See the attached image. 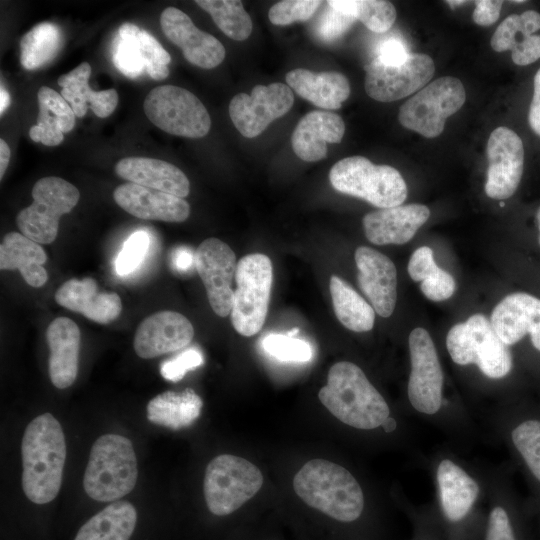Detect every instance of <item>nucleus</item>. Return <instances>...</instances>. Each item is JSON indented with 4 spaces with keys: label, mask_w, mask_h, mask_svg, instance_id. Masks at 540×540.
<instances>
[{
    "label": "nucleus",
    "mask_w": 540,
    "mask_h": 540,
    "mask_svg": "<svg viewBox=\"0 0 540 540\" xmlns=\"http://www.w3.org/2000/svg\"><path fill=\"white\" fill-rule=\"evenodd\" d=\"M50 349L49 377L58 389L70 387L78 373L81 333L77 324L67 318H55L46 330Z\"/></svg>",
    "instance_id": "26"
},
{
    "label": "nucleus",
    "mask_w": 540,
    "mask_h": 540,
    "mask_svg": "<svg viewBox=\"0 0 540 540\" xmlns=\"http://www.w3.org/2000/svg\"><path fill=\"white\" fill-rule=\"evenodd\" d=\"M429 216L427 206L408 204L370 212L363 217L362 223L369 242L401 245L414 237Z\"/></svg>",
    "instance_id": "23"
},
{
    "label": "nucleus",
    "mask_w": 540,
    "mask_h": 540,
    "mask_svg": "<svg viewBox=\"0 0 540 540\" xmlns=\"http://www.w3.org/2000/svg\"><path fill=\"white\" fill-rule=\"evenodd\" d=\"M513 3H523L525 2L524 0H515V1H512Z\"/></svg>",
    "instance_id": "60"
},
{
    "label": "nucleus",
    "mask_w": 540,
    "mask_h": 540,
    "mask_svg": "<svg viewBox=\"0 0 540 540\" xmlns=\"http://www.w3.org/2000/svg\"><path fill=\"white\" fill-rule=\"evenodd\" d=\"M381 426L384 429V431L392 432L396 429L397 422L394 418L388 417Z\"/></svg>",
    "instance_id": "56"
},
{
    "label": "nucleus",
    "mask_w": 540,
    "mask_h": 540,
    "mask_svg": "<svg viewBox=\"0 0 540 540\" xmlns=\"http://www.w3.org/2000/svg\"><path fill=\"white\" fill-rule=\"evenodd\" d=\"M10 95L7 92V90L1 85L0 89V113L1 115L4 113V111L8 108L10 105Z\"/></svg>",
    "instance_id": "55"
},
{
    "label": "nucleus",
    "mask_w": 540,
    "mask_h": 540,
    "mask_svg": "<svg viewBox=\"0 0 540 540\" xmlns=\"http://www.w3.org/2000/svg\"><path fill=\"white\" fill-rule=\"evenodd\" d=\"M511 438L528 468L540 482V421L522 422L513 429Z\"/></svg>",
    "instance_id": "39"
},
{
    "label": "nucleus",
    "mask_w": 540,
    "mask_h": 540,
    "mask_svg": "<svg viewBox=\"0 0 540 540\" xmlns=\"http://www.w3.org/2000/svg\"><path fill=\"white\" fill-rule=\"evenodd\" d=\"M357 280L361 291L381 317H390L397 300V270L383 253L360 246L355 251Z\"/></svg>",
    "instance_id": "20"
},
{
    "label": "nucleus",
    "mask_w": 540,
    "mask_h": 540,
    "mask_svg": "<svg viewBox=\"0 0 540 540\" xmlns=\"http://www.w3.org/2000/svg\"><path fill=\"white\" fill-rule=\"evenodd\" d=\"M150 238L147 232L138 230L125 241L115 261L118 275L132 273L142 263L149 248Z\"/></svg>",
    "instance_id": "41"
},
{
    "label": "nucleus",
    "mask_w": 540,
    "mask_h": 540,
    "mask_svg": "<svg viewBox=\"0 0 540 540\" xmlns=\"http://www.w3.org/2000/svg\"><path fill=\"white\" fill-rule=\"evenodd\" d=\"M37 99L39 112L29 136L34 142L57 146L62 143L64 133L73 129L76 115L61 94L47 86L39 88Z\"/></svg>",
    "instance_id": "31"
},
{
    "label": "nucleus",
    "mask_w": 540,
    "mask_h": 540,
    "mask_svg": "<svg viewBox=\"0 0 540 540\" xmlns=\"http://www.w3.org/2000/svg\"><path fill=\"white\" fill-rule=\"evenodd\" d=\"M137 477V458L128 438L105 434L94 442L83 479L91 499L115 502L133 490Z\"/></svg>",
    "instance_id": "4"
},
{
    "label": "nucleus",
    "mask_w": 540,
    "mask_h": 540,
    "mask_svg": "<svg viewBox=\"0 0 540 540\" xmlns=\"http://www.w3.org/2000/svg\"><path fill=\"white\" fill-rule=\"evenodd\" d=\"M439 268L434 260L433 250L428 246L417 248L411 255L407 266L409 276L416 282H422Z\"/></svg>",
    "instance_id": "46"
},
{
    "label": "nucleus",
    "mask_w": 540,
    "mask_h": 540,
    "mask_svg": "<svg viewBox=\"0 0 540 540\" xmlns=\"http://www.w3.org/2000/svg\"><path fill=\"white\" fill-rule=\"evenodd\" d=\"M472 14L473 21L480 26H489L497 21L503 2L501 0H477Z\"/></svg>",
    "instance_id": "50"
},
{
    "label": "nucleus",
    "mask_w": 540,
    "mask_h": 540,
    "mask_svg": "<svg viewBox=\"0 0 540 540\" xmlns=\"http://www.w3.org/2000/svg\"><path fill=\"white\" fill-rule=\"evenodd\" d=\"M196 270L206 289L212 310L220 317L231 313L237 261L234 251L218 238H207L195 252Z\"/></svg>",
    "instance_id": "16"
},
{
    "label": "nucleus",
    "mask_w": 540,
    "mask_h": 540,
    "mask_svg": "<svg viewBox=\"0 0 540 540\" xmlns=\"http://www.w3.org/2000/svg\"><path fill=\"white\" fill-rule=\"evenodd\" d=\"M92 68L88 62H82L67 74L58 78L62 87L61 96L70 104L76 117H83L87 112L86 103L97 117L105 118L112 114L118 104V93L115 89L95 91L90 88L88 80Z\"/></svg>",
    "instance_id": "30"
},
{
    "label": "nucleus",
    "mask_w": 540,
    "mask_h": 540,
    "mask_svg": "<svg viewBox=\"0 0 540 540\" xmlns=\"http://www.w3.org/2000/svg\"><path fill=\"white\" fill-rule=\"evenodd\" d=\"M298 331H299L298 328H293L290 331H288L286 334L294 337L298 333Z\"/></svg>",
    "instance_id": "59"
},
{
    "label": "nucleus",
    "mask_w": 540,
    "mask_h": 540,
    "mask_svg": "<svg viewBox=\"0 0 540 540\" xmlns=\"http://www.w3.org/2000/svg\"><path fill=\"white\" fill-rule=\"evenodd\" d=\"M512 61L519 66L529 65L540 58V35H522L511 50Z\"/></svg>",
    "instance_id": "48"
},
{
    "label": "nucleus",
    "mask_w": 540,
    "mask_h": 540,
    "mask_svg": "<svg viewBox=\"0 0 540 540\" xmlns=\"http://www.w3.org/2000/svg\"><path fill=\"white\" fill-rule=\"evenodd\" d=\"M536 220H537L538 229H539L538 242L540 244V207L538 208L537 213H536Z\"/></svg>",
    "instance_id": "58"
},
{
    "label": "nucleus",
    "mask_w": 540,
    "mask_h": 540,
    "mask_svg": "<svg viewBox=\"0 0 540 540\" xmlns=\"http://www.w3.org/2000/svg\"><path fill=\"white\" fill-rule=\"evenodd\" d=\"M262 347L270 356L283 362H307L313 355L311 345L302 339L272 333L262 339Z\"/></svg>",
    "instance_id": "38"
},
{
    "label": "nucleus",
    "mask_w": 540,
    "mask_h": 540,
    "mask_svg": "<svg viewBox=\"0 0 540 540\" xmlns=\"http://www.w3.org/2000/svg\"><path fill=\"white\" fill-rule=\"evenodd\" d=\"M273 280L272 263L268 256L252 253L237 263L236 289L231 310V322L242 336L257 334L263 327Z\"/></svg>",
    "instance_id": "8"
},
{
    "label": "nucleus",
    "mask_w": 540,
    "mask_h": 540,
    "mask_svg": "<svg viewBox=\"0 0 540 540\" xmlns=\"http://www.w3.org/2000/svg\"><path fill=\"white\" fill-rule=\"evenodd\" d=\"M365 91L380 102H392L421 90L432 78L435 65L426 54L410 53L399 65L373 60L366 66Z\"/></svg>",
    "instance_id": "14"
},
{
    "label": "nucleus",
    "mask_w": 540,
    "mask_h": 540,
    "mask_svg": "<svg viewBox=\"0 0 540 540\" xmlns=\"http://www.w3.org/2000/svg\"><path fill=\"white\" fill-rule=\"evenodd\" d=\"M411 372L407 394L412 407L423 414L433 415L442 404L443 372L434 342L421 327L411 331L408 338Z\"/></svg>",
    "instance_id": "12"
},
{
    "label": "nucleus",
    "mask_w": 540,
    "mask_h": 540,
    "mask_svg": "<svg viewBox=\"0 0 540 540\" xmlns=\"http://www.w3.org/2000/svg\"><path fill=\"white\" fill-rule=\"evenodd\" d=\"M446 347L458 365L475 364L492 379L505 377L512 369V355L483 314H474L455 324L447 333Z\"/></svg>",
    "instance_id": "6"
},
{
    "label": "nucleus",
    "mask_w": 540,
    "mask_h": 540,
    "mask_svg": "<svg viewBox=\"0 0 540 540\" xmlns=\"http://www.w3.org/2000/svg\"><path fill=\"white\" fill-rule=\"evenodd\" d=\"M54 298L60 306L100 324L111 323L122 311L119 295L100 291L96 281L89 277L69 279L57 289Z\"/></svg>",
    "instance_id": "24"
},
{
    "label": "nucleus",
    "mask_w": 540,
    "mask_h": 540,
    "mask_svg": "<svg viewBox=\"0 0 540 540\" xmlns=\"http://www.w3.org/2000/svg\"><path fill=\"white\" fill-rule=\"evenodd\" d=\"M355 21L354 17L328 5L326 12L317 21L315 34L323 42H332L342 36Z\"/></svg>",
    "instance_id": "43"
},
{
    "label": "nucleus",
    "mask_w": 540,
    "mask_h": 540,
    "mask_svg": "<svg viewBox=\"0 0 540 540\" xmlns=\"http://www.w3.org/2000/svg\"><path fill=\"white\" fill-rule=\"evenodd\" d=\"M262 484L260 469L250 461L231 454L218 455L205 470L207 509L214 517H228L253 498Z\"/></svg>",
    "instance_id": "7"
},
{
    "label": "nucleus",
    "mask_w": 540,
    "mask_h": 540,
    "mask_svg": "<svg viewBox=\"0 0 540 540\" xmlns=\"http://www.w3.org/2000/svg\"><path fill=\"white\" fill-rule=\"evenodd\" d=\"M204 363L202 352L197 347L182 351L174 358L162 362L160 373L168 381H180L188 371L194 370Z\"/></svg>",
    "instance_id": "42"
},
{
    "label": "nucleus",
    "mask_w": 540,
    "mask_h": 540,
    "mask_svg": "<svg viewBox=\"0 0 540 540\" xmlns=\"http://www.w3.org/2000/svg\"><path fill=\"white\" fill-rule=\"evenodd\" d=\"M322 2L317 0H283L274 4L268 18L274 25H289L310 19Z\"/></svg>",
    "instance_id": "40"
},
{
    "label": "nucleus",
    "mask_w": 540,
    "mask_h": 540,
    "mask_svg": "<svg viewBox=\"0 0 540 540\" xmlns=\"http://www.w3.org/2000/svg\"><path fill=\"white\" fill-rule=\"evenodd\" d=\"M490 321L506 345L530 334L533 346L540 351V299L524 292L509 294L495 306Z\"/></svg>",
    "instance_id": "21"
},
{
    "label": "nucleus",
    "mask_w": 540,
    "mask_h": 540,
    "mask_svg": "<svg viewBox=\"0 0 540 540\" xmlns=\"http://www.w3.org/2000/svg\"><path fill=\"white\" fill-rule=\"evenodd\" d=\"M416 540H430V539H425V538H419V539H416Z\"/></svg>",
    "instance_id": "61"
},
{
    "label": "nucleus",
    "mask_w": 540,
    "mask_h": 540,
    "mask_svg": "<svg viewBox=\"0 0 540 540\" xmlns=\"http://www.w3.org/2000/svg\"><path fill=\"white\" fill-rule=\"evenodd\" d=\"M318 397L334 417L353 428L375 429L390 417L384 397L352 362L341 361L331 366L327 384Z\"/></svg>",
    "instance_id": "3"
},
{
    "label": "nucleus",
    "mask_w": 540,
    "mask_h": 540,
    "mask_svg": "<svg viewBox=\"0 0 540 540\" xmlns=\"http://www.w3.org/2000/svg\"><path fill=\"white\" fill-rule=\"evenodd\" d=\"M63 45L61 29L52 22H42L20 41V63L27 70L39 69L51 62Z\"/></svg>",
    "instance_id": "35"
},
{
    "label": "nucleus",
    "mask_w": 540,
    "mask_h": 540,
    "mask_svg": "<svg viewBox=\"0 0 540 540\" xmlns=\"http://www.w3.org/2000/svg\"><path fill=\"white\" fill-rule=\"evenodd\" d=\"M116 174L131 183L156 189L179 198L188 196L190 183L175 165L149 157H126L115 165Z\"/></svg>",
    "instance_id": "28"
},
{
    "label": "nucleus",
    "mask_w": 540,
    "mask_h": 540,
    "mask_svg": "<svg viewBox=\"0 0 540 540\" xmlns=\"http://www.w3.org/2000/svg\"><path fill=\"white\" fill-rule=\"evenodd\" d=\"M117 205L143 220L183 222L190 215V206L183 198L127 182L113 192Z\"/></svg>",
    "instance_id": "22"
},
{
    "label": "nucleus",
    "mask_w": 540,
    "mask_h": 540,
    "mask_svg": "<svg viewBox=\"0 0 540 540\" xmlns=\"http://www.w3.org/2000/svg\"><path fill=\"white\" fill-rule=\"evenodd\" d=\"M482 540H519L508 511L494 506L487 518Z\"/></svg>",
    "instance_id": "44"
},
{
    "label": "nucleus",
    "mask_w": 540,
    "mask_h": 540,
    "mask_svg": "<svg viewBox=\"0 0 540 540\" xmlns=\"http://www.w3.org/2000/svg\"><path fill=\"white\" fill-rule=\"evenodd\" d=\"M160 25L164 35L182 50L189 63L212 69L224 60L226 51L222 43L197 28L183 11L167 7L161 13Z\"/></svg>",
    "instance_id": "18"
},
{
    "label": "nucleus",
    "mask_w": 540,
    "mask_h": 540,
    "mask_svg": "<svg viewBox=\"0 0 540 540\" xmlns=\"http://www.w3.org/2000/svg\"><path fill=\"white\" fill-rule=\"evenodd\" d=\"M172 263L176 270L180 272L188 271L195 263V254L186 247L178 248L172 257Z\"/></svg>",
    "instance_id": "52"
},
{
    "label": "nucleus",
    "mask_w": 540,
    "mask_h": 540,
    "mask_svg": "<svg viewBox=\"0 0 540 540\" xmlns=\"http://www.w3.org/2000/svg\"><path fill=\"white\" fill-rule=\"evenodd\" d=\"M486 151L485 193L492 199H507L515 193L523 174L522 140L513 130L500 126L490 134Z\"/></svg>",
    "instance_id": "17"
},
{
    "label": "nucleus",
    "mask_w": 540,
    "mask_h": 540,
    "mask_svg": "<svg viewBox=\"0 0 540 540\" xmlns=\"http://www.w3.org/2000/svg\"><path fill=\"white\" fill-rule=\"evenodd\" d=\"M294 104L291 88L281 82L256 85L250 95L236 94L229 104V115L236 129L246 138L261 134L271 122L284 116Z\"/></svg>",
    "instance_id": "13"
},
{
    "label": "nucleus",
    "mask_w": 540,
    "mask_h": 540,
    "mask_svg": "<svg viewBox=\"0 0 540 540\" xmlns=\"http://www.w3.org/2000/svg\"><path fill=\"white\" fill-rule=\"evenodd\" d=\"M170 61L169 53L149 32L129 22L119 27L113 62L125 76L137 78L146 72L152 79L161 81L169 75Z\"/></svg>",
    "instance_id": "15"
},
{
    "label": "nucleus",
    "mask_w": 540,
    "mask_h": 540,
    "mask_svg": "<svg viewBox=\"0 0 540 540\" xmlns=\"http://www.w3.org/2000/svg\"><path fill=\"white\" fill-rule=\"evenodd\" d=\"M520 30V15L511 14L506 17L497 27L491 38L492 49L496 52L512 50Z\"/></svg>",
    "instance_id": "47"
},
{
    "label": "nucleus",
    "mask_w": 540,
    "mask_h": 540,
    "mask_svg": "<svg viewBox=\"0 0 540 540\" xmlns=\"http://www.w3.org/2000/svg\"><path fill=\"white\" fill-rule=\"evenodd\" d=\"M193 336L194 328L184 315L163 310L139 324L133 347L140 358L151 359L186 347Z\"/></svg>",
    "instance_id": "19"
},
{
    "label": "nucleus",
    "mask_w": 540,
    "mask_h": 540,
    "mask_svg": "<svg viewBox=\"0 0 540 540\" xmlns=\"http://www.w3.org/2000/svg\"><path fill=\"white\" fill-rule=\"evenodd\" d=\"M521 32L525 36L534 35L540 29V13L527 10L520 14Z\"/></svg>",
    "instance_id": "53"
},
{
    "label": "nucleus",
    "mask_w": 540,
    "mask_h": 540,
    "mask_svg": "<svg viewBox=\"0 0 540 540\" xmlns=\"http://www.w3.org/2000/svg\"><path fill=\"white\" fill-rule=\"evenodd\" d=\"M440 505L446 522L463 525L479 495V484L463 468L450 459L442 460L437 468Z\"/></svg>",
    "instance_id": "25"
},
{
    "label": "nucleus",
    "mask_w": 540,
    "mask_h": 540,
    "mask_svg": "<svg viewBox=\"0 0 540 540\" xmlns=\"http://www.w3.org/2000/svg\"><path fill=\"white\" fill-rule=\"evenodd\" d=\"M466 93L455 77H440L402 104L398 119L401 125L426 138L442 133L445 121L464 104Z\"/></svg>",
    "instance_id": "11"
},
{
    "label": "nucleus",
    "mask_w": 540,
    "mask_h": 540,
    "mask_svg": "<svg viewBox=\"0 0 540 540\" xmlns=\"http://www.w3.org/2000/svg\"><path fill=\"white\" fill-rule=\"evenodd\" d=\"M203 401L191 388L165 391L152 398L147 405L150 422L173 430L186 428L200 416Z\"/></svg>",
    "instance_id": "33"
},
{
    "label": "nucleus",
    "mask_w": 540,
    "mask_h": 540,
    "mask_svg": "<svg viewBox=\"0 0 540 540\" xmlns=\"http://www.w3.org/2000/svg\"><path fill=\"white\" fill-rule=\"evenodd\" d=\"M33 203L22 209L16 223L20 232L39 243H52L58 234L59 220L78 203L79 190L55 176L39 179L32 189Z\"/></svg>",
    "instance_id": "10"
},
{
    "label": "nucleus",
    "mask_w": 540,
    "mask_h": 540,
    "mask_svg": "<svg viewBox=\"0 0 540 540\" xmlns=\"http://www.w3.org/2000/svg\"><path fill=\"white\" fill-rule=\"evenodd\" d=\"M344 132L345 124L338 114L311 111L299 120L293 130L292 149L303 161H319L327 154V143H340Z\"/></svg>",
    "instance_id": "27"
},
{
    "label": "nucleus",
    "mask_w": 540,
    "mask_h": 540,
    "mask_svg": "<svg viewBox=\"0 0 540 540\" xmlns=\"http://www.w3.org/2000/svg\"><path fill=\"white\" fill-rule=\"evenodd\" d=\"M143 109L147 118L162 131L187 138H202L211 127L203 103L190 91L162 85L148 92Z\"/></svg>",
    "instance_id": "9"
},
{
    "label": "nucleus",
    "mask_w": 540,
    "mask_h": 540,
    "mask_svg": "<svg viewBox=\"0 0 540 540\" xmlns=\"http://www.w3.org/2000/svg\"><path fill=\"white\" fill-rule=\"evenodd\" d=\"M11 156V151L8 146V144L3 140L0 139V178L2 179Z\"/></svg>",
    "instance_id": "54"
},
{
    "label": "nucleus",
    "mask_w": 540,
    "mask_h": 540,
    "mask_svg": "<svg viewBox=\"0 0 540 540\" xmlns=\"http://www.w3.org/2000/svg\"><path fill=\"white\" fill-rule=\"evenodd\" d=\"M208 12L217 27L229 38L246 40L252 32V20L239 0H196Z\"/></svg>",
    "instance_id": "36"
},
{
    "label": "nucleus",
    "mask_w": 540,
    "mask_h": 540,
    "mask_svg": "<svg viewBox=\"0 0 540 540\" xmlns=\"http://www.w3.org/2000/svg\"><path fill=\"white\" fill-rule=\"evenodd\" d=\"M528 122L531 129L540 136V68L534 76V91L528 112Z\"/></svg>",
    "instance_id": "51"
},
{
    "label": "nucleus",
    "mask_w": 540,
    "mask_h": 540,
    "mask_svg": "<svg viewBox=\"0 0 540 540\" xmlns=\"http://www.w3.org/2000/svg\"><path fill=\"white\" fill-rule=\"evenodd\" d=\"M446 3L452 8V9H455L456 7L458 6H461V5H464L466 3V1H457V0H448L446 1Z\"/></svg>",
    "instance_id": "57"
},
{
    "label": "nucleus",
    "mask_w": 540,
    "mask_h": 540,
    "mask_svg": "<svg viewBox=\"0 0 540 540\" xmlns=\"http://www.w3.org/2000/svg\"><path fill=\"white\" fill-rule=\"evenodd\" d=\"M329 288L334 313L344 327L354 332H367L373 328L375 310L347 282L332 275Z\"/></svg>",
    "instance_id": "34"
},
{
    "label": "nucleus",
    "mask_w": 540,
    "mask_h": 540,
    "mask_svg": "<svg viewBox=\"0 0 540 540\" xmlns=\"http://www.w3.org/2000/svg\"><path fill=\"white\" fill-rule=\"evenodd\" d=\"M420 289L429 300L443 301L454 294L456 282L450 273L439 268L434 274L421 282Z\"/></svg>",
    "instance_id": "45"
},
{
    "label": "nucleus",
    "mask_w": 540,
    "mask_h": 540,
    "mask_svg": "<svg viewBox=\"0 0 540 540\" xmlns=\"http://www.w3.org/2000/svg\"><path fill=\"white\" fill-rule=\"evenodd\" d=\"M327 4L361 21L375 33L388 31L396 20V9L384 0H330Z\"/></svg>",
    "instance_id": "37"
},
{
    "label": "nucleus",
    "mask_w": 540,
    "mask_h": 540,
    "mask_svg": "<svg viewBox=\"0 0 540 540\" xmlns=\"http://www.w3.org/2000/svg\"><path fill=\"white\" fill-rule=\"evenodd\" d=\"M332 187L344 194L363 199L380 209L401 205L407 197V185L398 170L376 165L362 156L336 162L329 173Z\"/></svg>",
    "instance_id": "5"
},
{
    "label": "nucleus",
    "mask_w": 540,
    "mask_h": 540,
    "mask_svg": "<svg viewBox=\"0 0 540 540\" xmlns=\"http://www.w3.org/2000/svg\"><path fill=\"white\" fill-rule=\"evenodd\" d=\"M295 493L303 502L335 523L351 526L364 513L360 484L344 467L323 459L304 464L293 478Z\"/></svg>",
    "instance_id": "2"
},
{
    "label": "nucleus",
    "mask_w": 540,
    "mask_h": 540,
    "mask_svg": "<svg viewBox=\"0 0 540 540\" xmlns=\"http://www.w3.org/2000/svg\"><path fill=\"white\" fill-rule=\"evenodd\" d=\"M286 83L300 97L324 109H339L350 95L348 79L336 71L314 73L297 68L286 74Z\"/></svg>",
    "instance_id": "29"
},
{
    "label": "nucleus",
    "mask_w": 540,
    "mask_h": 540,
    "mask_svg": "<svg viewBox=\"0 0 540 540\" xmlns=\"http://www.w3.org/2000/svg\"><path fill=\"white\" fill-rule=\"evenodd\" d=\"M21 456L26 497L38 505L53 501L61 487L66 443L62 427L52 414L39 415L27 425Z\"/></svg>",
    "instance_id": "1"
},
{
    "label": "nucleus",
    "mask_w": 540,
    "mask_h": 540,
    "mask_svg": "<svg viewBox=\"0 0 540 540\" xmlns=\"http://www.w3.org/2000/svg\"><path fill=\"white\" fill-rule=\"evenodd\" d=\"M47 255L39 243L22 233H7L0 245L1 270L18 269L25 282L34 288L42 287L48 280L44 268Z\"/></svg>",
    "instance_id": "32"
},
{
    "label": "nucleus",
    "mask_w": 540,
    "mask_h": 540,
    "mask_svg": "<svg viewBox=\"0 0 540 540\" xmlns=\"http://www.w3.org/2000/svg\"><path fill=\"white\" fill-rule=\"evenodd\" d=\"M409 55L407 48L399 39L388 38L378 45L373 60L384 65L393 66L403 63Z\"/></svg>",
    "instance_id": "49"
}]
</instances>
